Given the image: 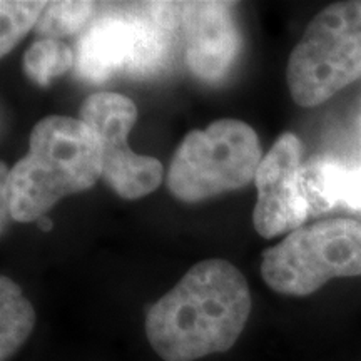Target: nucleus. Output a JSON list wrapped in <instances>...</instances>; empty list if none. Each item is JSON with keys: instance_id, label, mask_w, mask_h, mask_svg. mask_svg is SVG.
<instances>
[{"instance_id": "1", "label": "nucleus", "mask_w": 361, "mask_h": 361, "mask_svg": "<svg viewBox=\"0 0 361 361\" xmlns=\"http://www.w3.org/2000/svg\"><path fill=\"white\" fill-rule=\"evenodd\" d=\"M250 313L241 271L226 259H204L149 308L146 335L164 361H196L231 348Z\"/></svg>"}, {"instance_id": "2", "label": "nucleus", "mask_w": 361, "mask_h": 361, "mask_svg": "<svg viewBox=\"0 0 361 361\" xmlns=\"http://www.w3.org/2000/svg\"><path fill=\"white\" fill-rule=\"evenodd\" d=\"M101 176L97 134L74 117H44L30 133L27 156L7 176L11 218L39 221L57 201L92 188Z\"/></svg>"}, {"instance_id": "3", "label": "nucleus", "mask_w": 361, "mask_h": 361, "mask_svg": "<svg viewBox=\"0 0 361 361\" xmlns=\"http://www.w3.org/2000/svg\"><path fill=\"white\" fill-rule=\"evenodd\" d=\"M361 78V2L333 4L306 27L288 61L286 80L298 106L326 102Z\"/></svg>"}, {"instance_id": "4", "label": "nucleus", "mask_w": 361, "mask_h": 361, "mask_svg": "<svg viewBox=\"0 0 361 361\" xmlns=\"http://www.w3.org/2000/svg\"><path fill=\"white\" fill-rule=\"evenodd\" d=\"M258 134L246 123L221 119L191 130L176 151L168 188L184 202H200L255 180L263 161Z\"/></svg>"}, {"instance_id": "5", "label": "nucleus", "mask_w": 361, "mask_h": 361, "mask_svg": "<svg viewBox=\"0 0 361 361\" xmlns=\"http://www.w3.org/2000/svg\"><path fill=\"white\" fill-rule=\"evenodd\" d=\"M261 276L276 293L308 296L335 278L361 276V223L319 221L263 252Z\"/></svg>"}, {"instance_id": "6", "label": "nucleus", "mask_w": 361, "mask_h": 361, "mask_svg": "<svg viewBox=\"0 0 361 361\" xmlns=\"http://www.w3.org/2000/svg\"><path fill=\"white\" fill-rule=\"evenodd\" d=\"M97 134L102 151V179L124 200H139L159 188L164 168L156 157L135 154L128 137L137 121V107L117 92H96L85 99L79 111Z\"/></svg>"}, {"instance_id": "7", "label": "nucleus", "mask_w": 361, "mask_h": 361, "mask_svg": "<svg viewBox=\"0 0 361 361\" xmlns=\"http://www.w3.org/2000/svg\"><path fill=\"white\" fill-rule=\"evenodd\" d=\"M301 154L300 139L293 133H284L261 161L255 178L258 202L252 223L266 239L296 231L310 218L301 188Z\"/></svg>"}, {"instance_id": "8", "label": "nucleus", "mask_w": 361, "mask_h": 361, "mask_svg": "<svg viewBox=\"0 0 361 361\" xmlns=\"http://www.w3.org/2000/svg\"><path fill=\"white\" fill-rule=\"evenodd\" d=\"M184 57L196 78L219 80L239 51V32L231 4L184 2L180 8Z\"/></svg>"}, {"instance_id": "9", "label": "nucleus", "mask_w": 361, "mask_h": 361, "mask_svg": "<svg viewBox=\"0 0 361 361\" xmlns=\"http://www.w3.org/2000/svg\"><path fill=\"white\" fill-rule=\"evenodd\" d=\"M137 47L133 6L107 12L87 27L75 47L74 71L85 82H106L117 72L128 74Z\"/></svg>"}, {"instance_id": "10", "label": "nucleus", "mask_w": 361, "mask_h": 361, "mask_svg": "<svg viewBox=\"0 0 361 361\" xmlns=\"http://www.w3.org/2000/svg\"><path fill=\"white\" fill-rule=\"evenodd\" d=\"M301 188L310 218L340 206L361 211V164L316 157L301 168Z\"/></svg>"}, {"instance_id": "11", "label": "nucleus", "mask_w": 361, "mask_h": 361, "mask_svg": "<svg viewBox=\"0 0 361 361\" xmlns=\"http://www.w3.org/2000/svg\"><path fill=\"white\" fill-rule=\"evenodd\" d=\"M35 311L11 278H0V361H8L29 340Z\"/></svg>"}, {"instance_id": "12", "label": "nucleus", "mask_w": 361, "mask_h": 361, "mask_svg": "<svg viewBox=\"0 0 361 361\" xmlns=\"http://www.w3.org/2000/svg\"><path fill=\"white\" fill-rule=\"evenodd\" d=\"M75 56L61 40L40 39L24 54V72L32 82L47 87L54 79L74 69Z\"/></svg>"}, {"instance_id": "13", "label": "nucleus", "mask_w": 361, "mask_h": 361, "mask_svg": "<svg viewBox=\"0 0 361 361\" xmlns=\"http://www.w3.org/2000/svg\"><path fill=\"white\" fill-rule=\"evenodd\" d=\"M92 8V2H49L35 25L37 35L52 40L69 37L87 24Z\"/></svg>"}, {"instance_id": "14", "label": "nucleus", "mask_w": 361, "mask_h": 361, "mask_svg": "<svg viewBox=\"0 0 361 361\" xmlns=\"http://www.w3.org/2000/svg\"><path fill=\"white\" fill-rule=\"evenodd\" d=\"M45 2H2L0 13H2V44L0 54L7 56L8 52L19 44L20 39L29 34L42 16Z\"/></svg>"}, {"instance_id": "15", "label": "nucleus", "mask_w": 361, "mask_h": 361, "mask_svg": "<svg viewBox=\"0 0 361 361\" xmlns=\"http://www.w3.org/2000/svg\"><path fill=\"white\" fill-rule=\"evenodd\" d=\"M37 224H39V228L42 229V231H51V229H52V223H51V219L40 218V219L37 221Z\"/></svg>"}]
</instances>
